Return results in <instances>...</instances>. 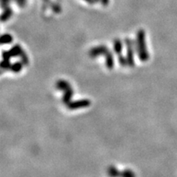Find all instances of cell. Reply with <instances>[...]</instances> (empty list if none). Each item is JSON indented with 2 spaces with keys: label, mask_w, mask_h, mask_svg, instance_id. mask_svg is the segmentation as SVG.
Masks as SVG:
<instances>
[{
  "label": "cell",
  "mask_w": 177,
  "mask_h": 177,
  "mask_svg": "<svg viewBox=\"0 0 177 177\" xmlns=\"http://www.w3.org/2000/svg\"><path fill=\"white\" fill-rule=\"evenodd\" d=\"M10 53L12 54V57H21V53L23 52V49H21V45L19 44H15L14 46L10 49Z\"/></svg>",
  "instance_id": "52a82bcc"
},
{
  "label": "cell",
  "mask_w": 177,
  "mask_h": 177,
  "mask_svg": "<svg viewBox=\"0 0 177 177\" xmlns=\"http://www.w3.org/2000/svg\"><path fill=\"white\" fill-rule=\"evenodd\" d=\"M108 174L110 176H118V175H121V172H119L117 169L115 167H113V166H111V167H108Z\"/></svg>",
  "instance_id": "7c38bea8"
},
{
  "label": "cell",
  "mask_w": 177,
  "mask_h": 177,
  "mask_svg": "<svg viewBox=\"0 0 177 177\" xmlns=\"http://www.w3.org/2000/svg\"><path fill=\"white\" fill-rule=\"evenodd\" d=\"M23 62L21 61L16 62H14V63L11 65L10 71H12L14 73H18V72H20L21 71V69L23 67Z\"/></svg>",
  "instance_id": "9c48e42d"
},
{
  "label": "cell",
  "mask_w": 177,
  "mask_h": 177,
  "mask_svg": "<svg viewBox=\"0 0 177 177\" xmlns=\"http://www.w3.org/2000/svg\"><path fill=\"white\" fill-rule=\"evenodd\" d=\"M56 88L58 90H62V91H65L67 89H68L69 88H71V84L66 81V80H57V83H56Z\"/></svg>",
  "instance_id": "8992f818"
},
{
  "label": "cell",
  "mask_w": 177,
  "mask_h": 177,
  "mask_svg": "<svg viewBox=\"0 0 177 177\" xmlns=\"http://www.w3.org/2000/svg\"><path fill=\"white\" fill-rule=\"evenodd\" d=\"M121 176H135V173L131 170H124L122 172H121Z\"/></svg>",
  "instance_id": "2e32d148"
},
{
  "label": "cell",
  "mask_w": 177,
  "mask_h": 177,
  "mask_svg": "<svg viewBox=\"0 0 177 177\" xmlns=\"http://www.w3.org/2000/svg\"><path fill=\"white\" fill-rule=\"evenodd\" d=\"M2 57L3 59H5V60H10V58L12 57V54H11L10 51H5L3 50L2 53Z\"/></svg>",
  "instance_id": "e0dca14e"
},
{
  "label": "cell",
  "mask_w": 177,
  "mask_h": 177,
  "mask_svg": "<svg viewBox=\"0 0 177 177\" xmlns=\"http://www.w3.org/2000/svg\"><path fill=\"white\" fill-rule=\"evenodd\" d=\"M10 0H2V8H6L8 7V3Z\"/></svg>",
  "instance_id": "ac0fdd59"
},
{
  "label": "cell",
  "mask_w": 177,
  "mask_h": 177,
  "mask_svg": "<svg viewBox=\"0 0 177 177\" xmlns=\"http://www.w3.org/2000/svg\"><path fill=\"white\" fill-rule=\"evenodd\" d=\"M98 1H99V0H94V2H98Z\"/></svg>",
  "instance_id": "44dd1931"
},
{
  "label": "cell",
  "mask_w": 177,
  "mask_h": 177,
  "mask_svg": "<svg viewBox=\"0 0 177 177\" xmlns=\"http://www.w3.org/2000/svg\"><path fill=\"white\" fill-rule=\"evenodd\" d=\"M122 42L120 39H116L114 40V51L117 56L121 55V52H122Z\"/></svg>",
  "instance_id": "ba28073f"
},
{
  "label": "cell",
  "mask_w": 177,
  "mask_h": 177,
  "mask_svg": "<svg viewBox=\"0 0 177 177\" xmlns=\"http://www.w3.org/2000/svg\"><path fill=\"white\" fill-rule=\"evenodd\" d=\"M84 1H87V2L90 3H94L93 1H91V0H84Z\"/></svg>",
  "instance_id": "ffe728a7"
},
{
  "label": "cell",
  "mask_w": 177,
  "mask_h": 177,
  "mask_svg": "<svg viewBox=\"0 0 177 177\" xmlns=\"http://www.w3.org/2000/svg\"><path fill=\"white\" fill-rule=\"evenodd\" d=\"M1 44H8L13 42V36L10 34H4L1 36Z\"/></svg>",
  "instance_id": "8fae6325"
},
{
  "label": "cell",
  "mask_w": 177,
  "mask_h": 177,
  "mask_svg": "<svg viewBox=\"0 0 177 177\" xmlns=\"http://www.w3.org/2000/svg\"><path fill=\"white\" fill-rule=\"evenodd\" d=\"M20 57H21V61L23 62L24 65L27 66L28 64H29V58H28V56L27 54H26V53H25V51L22 52Z\"/></svg>",
  "instance_id": "9a60e30c"
},
{
  "label": "cell",
  "mask_w": 177,
  "mask_h": 177,
  "mask_svg": "<svg viewBox=\"0 0 177 177\" xmlns=\"http://www.w3.org/2000/svg\"><path fill=\"white\" fill-rule=\"evenodd\" d=\"M135 51L141 62H147L149 58L146 45L145 31L143 30H139L136 34V42L135 43Z\"/></svg>",
  "instance_id": "7a4b0ae2"
},
{
  "label": "cell",
  "mask_w": 177,
  "mask_h": 177,
  "mask_svg": "<svg viewBox=\"0 0 177 177\" xmlns=\"http://www.w3.org/2000/svg\"><path fill=\"white\" fill-rule=\"evenodd\" d=\"M73 96V88L71 87L68 89L65 90L63 92V96H62V102L64 104H68L71 102V99Z\"/></svg>",
  "instance_id": "5b68a950"
},
{
  "label": "cell",
  "mask_w": 177,
  "mask_h": 177,
  "mask_svg": "<svg viewBox=\"0 0 177 177\" xmlns=\"http://www.w3.org/2000/svg\"><path fill=\"white\" fill-rule=\"evenodd\" d=\"M118 62H119V63L121 67H126L128 66V62H127V59L126 57H125L124 56L122 55H120V56H118Z\"/></svg>",
  "instance_id": "5bb4252c"
},
{
  "label": "cell",
  "mask_w": 177,
  "mask_h": 177,
  "mask_svg": "<svg viewBox=\"0 0 177 177\" xmlns=\"http://www.w3.org/2000/svg\"><path fill=\"white\" fill-rule=\"evenodd\" d=\"M12 15H13V11H12V9L9 8H4L3 13L1 15V21H2L3 22L8 21V20L12 17Z\"/></svg>",
  "instance_id": "30bf717a"
},
{
  "label": "cell",
  "mask_w": 177,
  "mask_h": 177,
  "mask_svg": "<svg viewBox=\"0 0 177 177\" xmlns=\"http://www.w3.org/2000/svg\"><path fill=\"white\" fill-rule=\"evenodd\" d=\"M91 104V102L88 99H80V100H77V101L70 102L68 104H67L68 109L70 110H75L79 109V108H87L89 107Z\"/></svg>",
  "instance_id": "277c9868"
},
{
  "label": "cell",
  "mask_w": 177,
  "mask_h": 177,
  "mask_svg": "<svg viewBox=\"0 0 177 177\" xmlns=\"http://www.w3.org/2000/svg\"><path fill=\"white\" fill-rule=\"evenodd\" d=\"M11 65H12V64L10 63V60H5V59H3L2 62H1V69H2V72L10 70Z\"/></svg>",
  "instance_id": "4fadbf2b"
},
{
  "label": "cell",
  "mask_w": 177,
  "mask_h": 177,
  "mask_svg": "<svg viewBox=\"0 0 177 177\" xmlns=\"http://www.w3.org/2000/svg\"><path fill=\"white\" fill-rule=\"evenodd\" d=\"M108 2H109V0H101L102 4H103V6H107V5L108 4Z\"/></svg>",
  "instance_id": "d6986e66"
},
{
  "label": "cell",
  "mask_w": 177,
  "mask_h": 177,
  "mask_svg": "<svg viewBox=\"0 0 177 177\" xmlns=\"http://www.w3.org/2000/svg\"><path fill=\"white\" fill-rule=\"evenodd\" d=\"M89 57L92 58H95L98 56H104L106 58L105 64L107 68L109 70L113 69L114 67V57L112 52L108 49V48L105 45H99V46L94 47L88 52Z\"/></svg>",
  "instance_id": "6da1fadb"
},
{
  "label": "cell",
  "mask_w": 177,
  "mask_h": 177,
  "mask_svg": "<svg viewBox=\"0 0 177 177\" xmlns=\"http://www.w3.org/2000/svg\"><path fill=\"white\" fill-rule=\"evenodd\" d=\"M125 42L126 44V59L127 62H128V66L131 67H133L135 66V59H134V55H135V42L129 38L126 39Z\"/></svg>",
  "instance_id": "3957f363"
}]
</instances>
